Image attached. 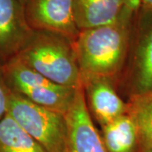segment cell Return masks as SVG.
<instances>
[{"label":"cell","mask_w":152,"mask_h":152,"mask_svg":"<svg viewBox=\"0 0 152 152\" xmlns=\"http://www.w3.org/2000/svg\"><path fill=\"white\" fill-rule=\"evenodd\" d=\"M125 9L133 14H137L140 8V0H123Z\"/></svg>","instance_id":"obj_15"},{"label":"cell","mask_w":152,"mask_h":152,"mask_svg":"<svg viewBox=\"0 0 152 152\" xmlns=\"http://www.w3.org/2000/svg\"><path fill=\"white\" fill-rule=\"evenodd\" d=\"M129 58L130 96L152 91V11L140 10L134 18Z\"/></svg>","instance_id":"obj_5"},{"label":"cell","mask_w":152,"mask_h":152,"mask_svg":"<svg viewBox=\"0 0 152 152\" xmlns=\"http://www.w3.org/2000/svg\"><path fill=\"white\" fill-rule=\"evenodd\" d=\"M126 113L135 124L139 143H152V91L131 95Z\"/></svg>","instance_id":"obj_13"},{"label":"cell","mask_w":152,"mask_h":152,"mask_svg":"<svg viewBox=\"0 0 152 152\" xmlns=\"http://www.w3.org/2000/svg\"><path fill=\"white\" fill-rule=\"evenodd\" d=\"M15 57L57 85L70 88L81 86L73 43L59 35L35 31Z\"/></svg>","instance_id":"obj_2"},{"label":"cell","mask_w":152,"mask_h":152,"mask_svg":"<svg viewBox=\"0 0 152 152\" xmlns=\"http://www.w3.org/2000/svg\"><path fill=\"white\" fill-rule=\"evenodd\" d=\"M68 127L67 152H107L87 108L82 86L65 114Z\"/></svg>","instance_id":"obj_8"},{"label":"cell","mask_w":152,"mask_h":152,"mask_svg":"<svg viewBox=\"0 0 152 152\" xmlns=\"http://www.w3.org/2000/svg\"><path fill=\"white\" fill-rule=\"evenodd\" d=\"M7 113L47 152H67L64 114L32 103L10 91Z\"/></svg>","instance_id":"obj_4"},{"label":"cell","mask_w":152,"mask_h":152,"mask_svg":"<svg viewBox=\"0 0 152 152\" xmlns=\"http://www.w3.org/2000/svg\"><path fill=\"white\" fill-rule=\"evenodd\" d=\"M9 90L32 103L65 115L77 89L57 85L24 64L16 57L0 64Z\"/></svg>","instance_id":"obj_3"},{"label":"cell","mask_w":152,"mask_h":152,"mask_svg":"<svg viewBox=\"0 0 152 152\" xmlns=\"http://www.w3.org/2000/svg\"><path fill=\"white\" fill-rule=\"evenodd\" d=\"M141 10L152 11V0H140V8Z\"/></svg>","instance_id":"obj_17"},{"label":"cell","mask_w":152,"mask_h":152,"mask_svg":"<svg viewBox=\"0 0 152 152\" xmlns=\"http://www.w3.org/2000/svg\"><path fill=\"white\" fill-rule=\"evenodd\" d=\"M0 152H47L7 113L0 121Z\"/></svg>","instance_id":"obj_12"},{"label":"cell","mask_w":152,"mask_h":152,"mask_svg":"<svg viewBox=\"0 0 152 152\" xmlns=\"http://www.w3.org/2000/svg\"><path fill=\"white\" fill-rule=\"evenodd\" d=\"M34 31L20 0H0V64L15 57Z\"/></svg>","instance_id":"obj_7"},{"label":"cell","mask_w":152,"mask_h":152,"mask_svg":"<svg viewBox=\"0 0 152 152\" xmlns=\"http://www.w3.org/2000/svg\"><path fill=\"white\" fill-rule=\"evenodd\" d=\"M9 93H10V90L4 79L3 73L1 70V65H0V121L4 118L7 114Z\"/></svg>","instance_id":"obj_14"},{"label":"cell","mask_w":152,"mask_h":152,"mask_svg":"<svg viewBox=\"0 0 152 152\" xmlns=\"http://www.w3.org/2000/svg\"><path fill=\"white\" fill-rule=\"evenodd\" d=\"M25 11L33 31L54 33L72 43L80 33L75 17L74 0H28Z\"/></svg>","instance_id":"obj_6"},{"label":"cell","mask_w":152,"mask_h":152,"mask_svg":"<svg viewBox=\"0 0 152 152\" xmlns=\"http://www.w3.org/2000/svg\"><path fill=\"white\" fill-rule=\"evenodd\" d=\"M20 2H21L22 4H24V6H25V4H26V2H27L28 0H20Z\"/></svg>","instance_id":"obj_18"},{"label":"cell","mask_w":152,"mask_h":152,"mask_svg":"<svg viewBox=\"0 0 152 152\" xmlns=\"http://www.w3.org/2000/svg\"><path fill=\"white\" fill-rule=\"evenodd\" d=\"M77 27L80 31L117 21L125 10L123 0H74Z\"/></svg>","instance_id":"obj_10"},{"label":"cell","mask_w":152,"mask_h":152,"mask_svg":"<svg viewBox=\"0 0 152 152\" xmlns=\"http://www.w3.org/2000/svg\"><path fill=\"white\" fill-rule=\"evenodd\" d=\"M87 108L101 127L126 113L127 104L107 78H91L81 81Z\"/></svg>","instance_id":"obj_9"},{"label":"cell","mask_w":152,"mask_h":152,"mask_svg":"<svg viewBox=\"0 0 152 152\" xmlns=\"http://www.w3.org/2000/svg\"><path fill=\"white\" fill-rule=\"evenodd\" d=\"M136 152H152V143H139Z\"/></svg>","instance_id":"obj_16"},{"label":"cell","mask_w":152,"mask_h":152,"mask_svg":"<svg viewBox=\"0 0 152 152\" xmlns=\"http://www.w3.org/2000/svg\"><path fill=\"white\" fill-rule=\"evenodd\" d=\"M101 138L107 152H136L139 134L134 121L127 113L102 127Z\"/></svg>","instance_id":"obj_11"},{"label":"cell","mask_w":152,"mask_h":152,"mask_svg":"<svg viewBox=\"0 0 152 152\" xmlns=\"http://www.w3.org/2000/svg\"><path fill=\"white\" fill-rule=\"evenodd\" d=\"M135 15L125 9L114 23L80 31L73 48L80 81L91 78H107L114 81L118 77L129 53Z\"/></svg>","instance_id":"obj_1"}]
</instances>
